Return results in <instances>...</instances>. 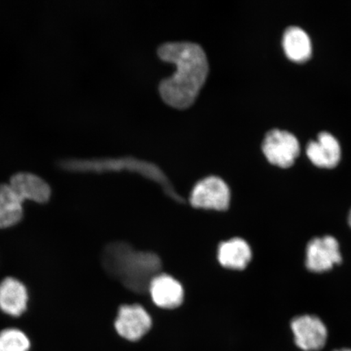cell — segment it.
<instances>
[{"mask_svg": "<svg viewBox=\"0 0 351 351\" xmlns=\"http://www.w3.org/2000/svg\"><path fill=\"white\" fill-rule=\"evenodd\" d=\"M158 54L162 60L176 65L173 75L160 82L162 98L174 108L190 106L208 73L207 56L203 47L192 42H169L158 48Z\"/></svg>", "mask_w": 351, "mask_h": 351, "instance_id": "1", "label": "cell"}, {"mask_svg": "<svg viewBox=\"0 0 351 351\" xmlns=\"http://www.w3.org/2000/svg\"><path fill=\"white\" fill-rule=\"evenodd\" d=\"M102 262L107 273L136 293L149 291L161 269L160 258L156 254L136 251L123 243L109 244L104 249Z\"/></svg>", "mask_w": 351, "mask_h": 351, "instance_id": "2", "label": "cell"}, {"mask_svg": "<svg viewBox=\"0 0 351 351\" xmlns=\"http://www.w3.org/2000/svg\"><path fill=\"white\" fill-rule=\"evenodd\" d=\"M293 343L300 351H322L326 348L328 331L317 315H302L291 322Z\"/></svg>", "mask_w": 351, "mask_h": 351, "instance_id": "3", "label": "cell"}, {"mask_svg": "<svg viewBox=\"0 0 351 351\" xmlns=\"http://www.w3.org/2000/svg\"><path fill=\"white\" fill-rule=\"evenodd\" d=\"M263 152L271 165L287 169L295 163L300 153V143L287 131L273 130L266 134Z\"/></svg>", "mask_w": 351, "mask_h": 351, "instance_id": "4", "label": "cell"}, {"mask_svg": "<svg viewBox=\"0 0 351 351\" xmlns=\"http://www.w3.org/2000/svg\"><path fill=\"white\" fill-rule=\"evenodd\" d=\"M190 202L195 208L225 210L230 203L229 186L221 178L210 176L196 184Z\"/></svg>", "mask_w": 351, "mask_h": 351, "instance_id": "5", "label": "cell"}, {"mask_svg": "<svg viewBox=\"0 0 351 351\" xmlns=\"http://www.w3.org/2000/svg\"><path fill=\"white\" fill-rule=\"evenodd\" d=\"M342 261L340 245L335 237L326 235L311 239L306 245V266L313 273L331 270Z\"/></svg>", "mask_w": 351, "mask_h": 351, "instance_id": "6", "label": "cell"}, {"mask_svg": "<svg viewBox=\"0 0 351 351\" xmlns=\"http://www.w3.org/2000/svg\"><path fill=\"white\" fill-rule=\"evenodd\" d=\"M152 326L150 315L139 305L122 306L114 324L118 335L130 341L143 339Z\"/></svg>", "mask_w": 351, "mask_h": 351, "instance_id": "7", "label": "cell"}, {"mask_svg": "<svg viewBox=\"0 0 351 351\" xmlns=\"http://www.w3.org/2000/svg\"><path fill=\"white\" fill-rule=\"evenodd\" d=\"M10 185L23 202L26 199L37 204H46L51 195L48 183L32 173L20 172L13 175Z\"/></svg>", "mask_w": 351, "mask_h": 351, "instance_id": "8", "label": "cell"}, {"mask_svg": "<svg viewBox=\"0 0 351 351\" xmlns=\"http://www.w3.org/2000/svg\"><path fill=\"white\" fill-rule=\"evenodd\" d=\"M149 292L154 304L164 309H173L182 304L184 291L181 283L169 275L159 274L152 280Z\"/></svg>", "mask_w": 351, "mask_h": 351, "instance_id": "9", "label": "cell"}, {"mask_svg": "<svg viewBox=\"0 0 351 351\" xmlns=\"http://www.w3.org/2000/svg\"><path fill=\"white\" fill-rule=\"evenodd\" d=\"M306 154L311 163L323 169H332L339 165L341 147L337 140L330 134L323 132L317 141L307 145Z\"/></svg>", "mask_w": 351, "mask_h": 351, "instance_id": "10", "label": "cell"}, {"mask_svg": "<svg viewBox=\"0 0 351 351\" xmlns=\"http://www.w3.org/2000/svg\"><path fill=\"white\" fill-rule=\"evenodd\" d=\"M27 289L20 280L7 278L0 283V310L13 317H19L27 309Z\"/></svg>", "mask_w": 351, "mask_h": 351, "instance_id": "11", "label": "cell"}, {"mask_svg": "<svg viewBox=\"0 0 351 351\" xmlns=\"http://www.w3.org/2000/svg\"><path fill=\"white\" fill-rule=\"evenodd\" d=\"M217 258L219 263L227 269L243 270L251 262L252 252L245 240L232 239L219 245Z\"/></svg>", "mask_w": 351, "mask_h": 351, "instance_id": "12", "label": "cell"}, {"mask_svg": "<svg viewBox=\"0 0 351 351\" xmlns=\"http://www.w3.org/2000/svg\"><path fill=\"white\" fill-rule=\"evenodd\" d=\"M23 201L10 184L0 185V229H8L19 223L23 217Z\"/></svg>", "mask_w": 351, "mask_h": 351, "instance_id": "13", "label": "cell"}, {"mask_svg": "<svg viewBox=\"0 0 351 351\" xmlns=\"http://www.w3.org/2000/svg\"><path fill=\"white\" fill-rule=\"evenodd\" d=\"M283 48L288 58L297 63L305 62L311 56V43L308 35L296 26L285 30Z\"/></svg>", "mask_w": 351, "mask_h": 351, "instance_id": "14", "label": "cell"}, {"mask_svg": "<svg viewBox=\"0 0 351 351\" xmlns=\"http://www.w3.org/2000/svg\"><path fill=\"white\" fill-rule=\"evenodd\" d=\"M30 341L25 333L17 328L0 332V351H29Z\"/></svg>", "mask_w": 351, "mask_h": 351, "instance_id": "15", "label": "cell"}, {"mask_svg": "<svg viewBox=\"0 0 351 351\" xmlns=\"http://www.w3.org/2000/svg\"><path fill=\"white\" fill-rule=\"evenodd\" d=\"M332 351H351V348H339V349H335V350H332Z\"/></svg>", "mask_w": 351, "mask_h": 351, "instance_id": "16", "label": "cell"}, {"mask_svg": "<svg viewBox=\"0 0 351 351\" xmlns=\"http://www.w3.org/2000/svg\"><path fill=\"white\" fill-rule=\"evenodd\" d=\"M348 222H349V225H350V226L351 228V209H350V213H349Z\"/></svg>", "mask_w": 351, "mask_h": 351, "instance_id": "17", "label": "cell"}]
</instances>
